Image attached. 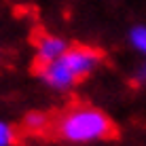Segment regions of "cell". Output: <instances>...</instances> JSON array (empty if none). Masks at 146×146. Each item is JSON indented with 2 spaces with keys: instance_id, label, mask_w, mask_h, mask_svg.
<instances>
[{
  "instance_id": "6da1fadb",
  "label": "cell",
  "mask_w": 146,
  "mask_h": 146,
  "mask_svg": "<svg viewBox=\"0 0 146 146\" xmlns=\"http://www.w3.org/2000/svg\"><path fill=\"white\" fill-rule=\"evenodd\" d=\"M119 135V125L104 110L87 102L72 100L66 106L51 110L47 142H112Z\"/></svg>"
},
{
  "instance_id": "7a4b0ae2",
  "label": "cell",
  "mask_w": 146,
  "mask_h": 146,
  "mask_svg": "<svg viewBox=\"0 0 146 146\" xmlns=\"http://www.w3.org/2000/svg\"><path fill=\"white\" fill-rule=\"evenodd\" d=\"M104 59H106V53L100 47L87 42H72L64 49V53L57 59H53L42 70L40 78H44L53 87L66 89L76 83H83Z\"/></svg>"
},
{
  "instance_id": "3957f363",
  "label": "cell",
  "mask_w": 146,
  "mask_h": 146,
  "mask_svg": "<svg viewBox=\"0 0 146 146\" xmlns=\"http://www.w3.org/2000/svg\"><path fill=\"white\" fill-rule=\"evenodd\" d=\"M30 40H32V44L36 47V55H34L32 64H30V72L36 74V76H40L42 70L47 68L53 59H57L59 55L64 53V49L68 47L62 38L53 36V34L44 32V30H40V28H36L30 34Z\"/></svg>"
},
{
  "instance_id": "277c9868",
  "label": "cell",
  "mask_w": 146,
  "mask_h": 146,
  "mask_svg": "<svg viewBox=\"0 0 146 146\" xmlns=\"http://www.w3.org/2000/svg\"><path fill=\"white\" fill-rule=\"evenodd\" d=\"M23 140L17 131V125L9 127V125L0 123V146H21Z\"/></svg>"
},
{
  "instance_id": "5b68a950",
  "label": "cell",
  "mask_w": 146,
  "mask_h": 146,
  "mask_svg": "<svg viewBox=\"0 0 146 146\" xmlns=\"http://www.w3.org/2000/svg\"><path fill=\"white\" fill-rule=\"evenodd\" d=\"M131 40H133V44H135V47H138V49H142V51L146 53V30H144V28L133 30Z\"/></svg>"
}]
</instances>
